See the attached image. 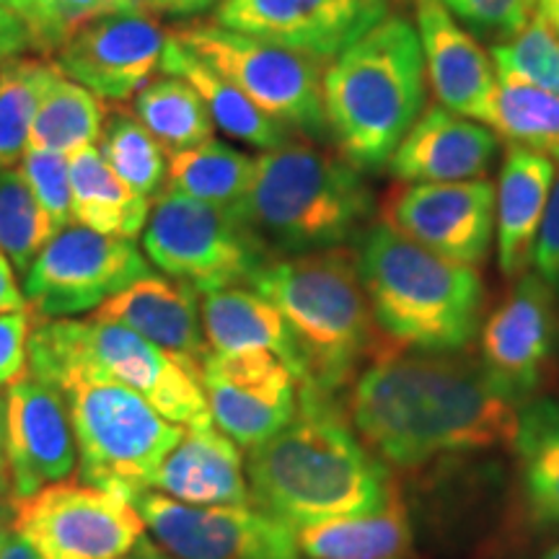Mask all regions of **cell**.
Wrapping results in <instances>:
<instances>
[{"label": "cell", "instance_id": "6da1fadb", "mask_svg": "<svg viewBox=\"0 0 559 559\" xmlns=\"http://www.w3.org/2000/svg\"><path fill=\"white\" fill-rule=\"evenodd\" d=\"M521 404L461 353L383 347L349 389V423L366 449L400 469L510 445Z\"/></svg>", "mask_w": 559, "mask_h": 559}, {"label": "cell", "instance_id": "7a4b0ae2", "mask_svg": "<svg viewBox=\"0 0 559 559\" xmlns=\"http://www.w3.org/2000/svg\"><path fill=\"white\" fill-rule=\"evenodd\" d=\"M334 396L298 386L293 423L249 451L251 506L293 531L379 510L394 492L386 464L366 449Z\"/></svg>", "mask_w": 559, "mask_h": 559}, {"label": "cell", "instance_id": "3957f363", "mask_svg": "<svg viewBox=\"0 0 559 559\" xmlns=\"http://www.w3.org/2000/svg\"><path fill=\"white\" fill-rule=\"evenodd\" d=\"M358 270L370 311L389 347L461 353L477 337L485 313L479 272L451 262L376 221L358 239Z\"/></svg>", "mask_w": 559, "mask_h": 559}, {"label": "cell", "instance_id": "277c9868", "mask_svg": "<svg viewBox=\"0 0 559 559\" xmlns=\"http://www.w3.org/2000/svg\"><path fill=\"white\" fill-rule=\"evenodd\" d=\"M321 88L330 140L340 156L362 174L386 169L428 99L415 24L389 13L334 58Z\"/></svg>", "mask_w": 559, "mask_h": 559}, {"label": "cell", "instance_id": "5b68a950", "mask_svg": "<svg viewBox=\"0 0 559 559\" xmlns=\"http://www.w3.org/2000/svg\"><path fill=\"white\" fill-rule=\"evenodd\" d=\"M283 313L304 360L300 386L337 394L383 345L349 247L277 257L249 280Z\"/></svg>", "mask_w": 559, "mask_h": 559}, {"label": "cell", "instance_id": "8992f818", "mask_svg": "<svg viewBox=\"0 0 559 559\" xmlns=\"http://www.w3.org/2000/svg\"><path fill=\"white\" fill-rule=\"evenodd\" d=\"M373 210L362 171L321 145L288 140L254 156V179L239 215L277 260L347 247L373 223Z\"/></svg>", "mask_w": 559, "mask_h": 559}, {"label": "cell", "instance_id": "52a82bcc", "mask_svg": "<svg viewBox=\"0 0 559 559\" xmlns=\"http://www.w3.org/2000/svg\"><path fill=\"white\" fill-rule=\"evenodd\" d=\"M73 368L94 370L122 383L181 428L213 425L205 391L190 370L115 321L99 317L45 319L32 326L26 370L34 379L50 381L52 376Z\"/></svg>", "mask_w": 559, "mask_h": 559}, {"label": "cell", "instance_id": "ba28073f", "mask_svg": "<svg viewBox=\"0 0 559 559\" xmlns=\"http://www.w3.org/2000/svg\"><path fill=\"white\" fill-rule=\"evenodd\" d=\"M45 383L62 391L83 481L124 500L148 489L153 472L185 436L143 396L94 370H62Z\"/></svg>", "mask_w": 559, "mask_h": 559}, {"label": "cell", "instance_id": "9c48e42d", "mask_svg": "<svg viewBox=\"0 0 559 559\" xmlns=\"http://www.w3.org/2000/svg\"><path fill=\"white\" fill-rule=\"evenodd\" d=\"M143 249L166 277L198 293L249 283L272 260L239 213L171 190L153 202Z\"/></svg>", "mask_w": 559, "mask_h": 559}, {"label": "cell", "instance_id": "30bf717a", "mask_svg": "<svg viewBox=\"0 0 559 559\" xmlns=\"http://www.w3.org/2000/svg\"><path fill=\"white\" fill-rule=\"evenodd\" d=\"M169 34L226 75L283 128L306 138L330 140L321 60L270 45L249 34L230 32L215 21L181 26Z\"/></svg>", "mask_w": 559, "mask_h": 559}, {"label": "cell", "instance_id": "8fae6325", "mask_svg": "<svg viewBox=\"0 0 559 559\" xmlns=\"http://www.w3.org/2000/svg\"><path fill=\"white\" fill-rule=\"evenodd\" d=\"M151 275L135 241L81 223L58 230L24 272L26 304L39 319H73L99 311L109 298Z\"/></svg>", "mask_w": 559, "mask_h": 559}, {"label": "cell", "instance_id": "7c38bea8", "mask_svg": "<svg viewBox=\"0 0 559 559\" xmlns=\"http://www.w3.org/2000/svg\"><path fill=\"white\" fill-rule=\"evenodd\" d=\"M13 531L41 559H122L145 523L120 495L66 479L16 500Z\"/></svg>", "mask_w": 559, "mask_h": 559}, {"label": "cell", "instance_id": "4fadbf2b", "mask_svg": "<svg viewBox=\"0 0 559 559\" xmlns=\"http://www.w3.org/2000/svg\"><path fill=\"white\" fill-rule=\"evenodd\" d=\"M160 549L177 559H298L296 531L254 506H187L153 489L130 498Z\"/></svg>", "mask_w": 559, "mask_h": 559}, {"label": "cell", "instance_id": "5bb4252c", "mask_svg": "<svg viewBox=\"0 0 559 559\" xmlns=\"http://www.w3.org/2000/svg\"><path fill=\"white\" fill-rule=\"evenodd\" d=\"M559 342V300L536 272L513 283L479 330V362L510 400L526 404L547 381Z\"/></svg>", "mask_w": 559, "mask_h": 559}, {"label": "cell", "instance_id": "9a60e30c", "mask_svg": "<svg viewBox=\"0 0 559 559\" xmlns=\"http://www.w3.org/2000/svg\"><path fill=\"white\" fill-rule=\"evenodd\" d=\"M210 417L241 449H257L298 412V379L272 353H210L200 373Z\"/></svg>", "mask_w": 559, "mask_h": 559}, {"label": "cell", "instance_id": "2e32d148", "mask_svg": "<svg viewBox=\"0 0 559 559\" xmlns=\"http://www.w3.org/2000/svg\"><path fill=\"white\" fill-rule=\"evenodd\" d=\"M381 218L445 260L479 267L495 236V187L489 179L400 185Z\"/></svg>", "mask_w": 559, "mask_h": 559}, {"label": "cell", "instance_id": "e0dca14e", "mask_svg": "<svg viewBox=\"0 0 559 559\" xmlns=\"http://www.w3.org/2000/svg\"><path fill=\"white\" fill-rule=\"evenodd\" d=\"M389 16V0H221L215 24L285 50L337 58Z\"/></svg>", "mask_w": 559, "mask_h": 559}, {"label": "cell", "instance_id": "ac0fdd59", "mask_svg": "<svg viewBox=\"0 0 559 559\" xmlns=\"http://www.w3.org/2000/svg\"><path fill=\"white\" fill-rule=\"evenodd\" d=\"M166 34L145 13H115L70 32L55 68L99 99L124 102L160 68Z\"/></svg>", "mask_w": 559, "mask_h": 559}, {"label": "cell", "instance_id": "d6986e66", "mask_svg": "<svg viewBox=\"0 0 559 559\" xmlns=\"http://www.w3.org/2000/svg\"><path fill=\"white\" fill-rule=\"evenodd\" d=\"M9 423V477L13 498H32L39 489L66 481L79 464L73 428L62 394L26 370L5 391Z\"/></svg>", "mask_w": 559, "mask_h": 559}, {"label": "cell", "instance_id": "ffe728a7", "mask_svg": "<svg viewBox=\"0 0 559 559\" xmlns=\"http://www.w3.org/2000/svg\"><path fill=\"white\" fill-rule=\"evenodd\" d=\"M415 13L425 75L440 107L492 128L498 73L489 52L443 0H415Z\"/></svg>", "mask_w": 559, "mask_h": 559}, {"label": "cell", "instance_id": "44dd1931", "mask_svg": "<svg viewBox=\"0 0 559 559\" xmlns=\"http://www.w3.org/2000/svg\"><path fill=\"white\" fill-rule=\"evenodd\" d=\"M498 151L500 135L489 124L432 104L402 138L386 169L402 185L485 179Z\"/></svg>", "mask_w": 559, "mask_h": 559}, {"label": "cell", "instance_id": "7402d4cb", "mask_svg": "<svg viewBox=\"0 0 559 559\" xmlns=\"http://www.w3.org/2000/svg\"><path fill=\"white\" fill-rule=\"evenodd\" d=\"M94 317L128 326L151 345L169 353L200 381L210 347L202 330L198 290L192 285L145 275L109 298Z\"/></svg>", "mask_w": 559, "mask_h": 559}, {"label": "cell", "instance_id": "603a6c76", "mask_svg": "<svg viewBox=\"0 0 559 559\" xmlns=\"http://www.w3.org/2000/svg\"><path fill=\"white\" fill-rule=\"evenodd\" d=\"M148 489L187 506H251L239 445L215 423L185 432L153 472Z\"/></svg>", "mask_w": 559, "mask_h": 559}, {"label": "cell", "instance_id": "cb8c5ba5", "mask_svg": "<svg viewBox=\"0 0 559 559\" xmlns=\"http://www.w3.org/2000/svg\"><path fill=\"white\" fill-rule=\"evenodd\" d=\"M555 177V160L549 156L510 143L495 190L498 264L508 280H519L531 267Z\"/></svg>", "mask_w": 559, "mask_h": 559}, {"label": "cell", "instance_id": "d4e9b609", "mask_svg": "<svg viewBox=\"0 0 559 559\" xmlns=\"http://www.w3.org/2000/svg\"><path fill=\"white\" fill-rule=\"evenodd\" d=\"M200 317L210 353H272L293 370L298 386L304 383V360L283 313L254 288L247 290L236 285L202 293Z\"/></svg>", "mask_w": 559, "mask_h": 559}, {"label": "cell", "instance_id": "484cf974", "mask_svg": "<svg viewBox=\"0 0 559 559\" xmlns=\"http://www.w3.org/2000/svg\"><path fill=\"white\" fill-rule=\"evenodd\" d=\"M160 70H166V75H177V79L190 83L200 94V99L205 102L215 128H221L228 138L241 140V143L254 145L260 151L280 148L290 140L293 132L288 128L264 115L239 86H234L226 75L218 73L210 62L202 60L187 45H181L171 34L166 39Z\"/></svg>", "mask_w": 559, "mask_h": 559}, {"label": "cell", "instance_id": "4316f807", "mask_svg": "<svg viewBox=\"0 0 559 559\" xmlns=\"http://www.w3.org/2000/svg\"><path fill=\"white\" fill-rule=\"evenodd\" d=\"M296 544L309 559H400L412 547L407 508L391 492L379 510L296 528Z\"/></svg>", "mask_w": 559, "mask_h": 559}, {"label": "cell", "instance_id": "83f0119b", "mask_svg": "<svg viewBox=\"0 0 559 559\" xmlns=\"http://www.w3.org/2000/svg\"><path fill=\"white\" fill-rule=\"evenodd\" d=\"M70 160V194L73 221L99 234L135 241L151 215V200L140 198L109 169L96 145L73 151Z\"/></svg>", "mask_w": 559, "mask_h": 559}, {"label": "cell", "instance_id": "f1b7e54d", "mask_svg": "<svg viewBox=\"0 0 559 559\" xmlns=\"http://www.w3.org/2000/svg\"><path fill=\"white\" fill-rule=\"evenodd\" d=\"M513 445L531 515L559 528V400L534 396L521 404Z\"/></svg>", "mask_w": 559, "mask_h": 559}, {"label": "cell", "instance_id": "f546056e", "mask_svg": "<svg viewBox=\"0 0 559 559\" xmlns=\"http://www.w3.org/2000/svg\"><path fill=\"white\" fill-rule=\"evenodd\" d=\"M251 179H254V156L213 138L169 156L166 190L239 213Z\"/></svg>", "mask_w": 559, "mask_h": 559}, {"label": "cell", "instance_id": "4dcf8cb0", "mask_svg": "<svg viewBox=\"0 0 559 559\" xmlns=\"http://www.w3.org/2000/svg\"><path fill=\"white\" fill-rule=\"evenodd\" d=\"M135 117L169 156L213 140L215 122L190 83L166 75L151 81L132 102Z\"/></svg>", "mask_w": 559, "mask_h": 559}, {"label": "cell", "instance_id": "1f68e13d", "mask_svg": "<svg viewBox=\"0 0 559 559\" xmlns=\"http://www.w3.org/2000/svg\"><path fill=\"white\" fill-rule=\"evenodd\" d=\"M102 124L99 96L55 70L32 120L29 145L70 156L73 151L94 145L102 135Z\"/></svg>", "mask_w": 559, "mask_h": 559}, {"label": "cell", "instance_id": "d6a6232c", "mask_svg": "<svg viewBox=\"0 0 559 559\" xmlns=\"http://www.w3.org/2000/svg\"><path fill=\"white\" fill-rule=\"evenodd\" d=\"M498 73L495 124L500 138L559 160V96L508 70Z\"/></svg>", "mask_w": 559, "mask_h": 559}, {"label": "cell", "instance_id": "836d02e7", "mask_svg": "<svg viewBox=\"0 0 559 559\" xmlns=\"http://www.w3.org/2000/svg\"><path fill=\"white\" fill-rule=\"evenodd\" d=\"M99 140L104 160L132 192L145 200L158 198L169 177V158L135 115L111 111Z\"/></svg>", "mask_w": 559, "mask_h": 559}, {"label": "cell", "instance_id": "e575fe53", "mask_svg": "<svg viewBox=\"0 0 559 559\" xmlns=\"http://www.w3.org/2000/svg\"><path fill=\"white\" fill-rule=\"evenodd\" d=\"M55 70L47 62L24 58L0 62V171L24 156L32 120Z\"/></svg>", "mask_w": 559, "mask_h": 559}, {"label": "cell", "instance_id": "d590c367", "mask_svg": "<svg viewBox=\"0 0 559 559\" xmlns=\"http://www.w3.org/2000/svg\"><path fill=\"white\" fill-rule=\"evenodd\" d=\"M58 230L39 207L21 169L0 171V251L24 275Z\"/></svg>", "mask_w": 559, "mask_h": 559}, {"label": "cell", "instance_id": "8d00e7d4", "mask_svg": "<svg viewBox=\"0 0 559 559\" xmlns=\"http://www.w3.org/2000/svg\"><path fill=\"white\" fill-rule=\"evenodd\" d=\"M489 58L495 70H508L559 96V39L539 13L513 39L489 47Z\"/></svg>", "mask_w": 559, "mask_h": 559}, {"label": "cell", "instance_id": "74e56055", "mask_svg": "<svg viewBox=\"0 0 559 559\" xmlns=\"http://www.w3.org/2000/svg\"><path fill=\"white\" fill-rule=\"evenodd\" d=\"M21 174L55 230L75 223L73 194H70V160L66 153L26 145L24 156H21Z\"/></svg>", "mask_w": 559, "mask_h": 559}, {"label": "cell", "instance_id": "f35d334b", "mask_svg": "<svg viewBox=\"0 0 559 559\" xmlns=\"http://www.w3.org/2000/svg\"><path fill=\"white\" fill-rule=\"evenodd\" d=\"M539 0H443V5L474 37L492 39V45L513 39L536 13Z\"/></svg>", "mask_w": 559, "mask_h": 559}, {"label": "cell", "instance_id": "ab89813d", "mask_svg": "<svg viewBox=\"0 0 559 559\" xmlns=\"http://www.w3.org/2000/svg\"><path fill=\"white\" fill-rule=\"evenodd\" d=\"M34 313H0V386H11L29 366V334Z\"/></svg>", "mask_w": 559, "mask_h": 559}, {"label": "cell", "instance_id": "60d3db41", "mask_svg": "<svg viewBox=\"0 0 559 559\" xmlns=\"http://www.w3.org/2000/svg\"><path fill=\"white\" fill-rule=\"evenodd\" d=\"M534 267L559 300V174L551 185V194L544 210L539 236L534 243Z\"/></svg>", "mask_w": 559, "mask_h": 559}, {"label": "cell", "instance_id": "b9f144b4", "mask_svg": "<svg viewBox=\"0 0 559 559\" xmlns=\"http://www.w3.org/2000/svg\"><path fill=\"white\" fill-rule=\"evenodd\" d=\"M145 0H55L62 26L70 32L94 19L115 16V13H143Z\"/></svg>", "mask_w": 559, "mask_h": 559}, {"label": "cell", "instance_id": "7bdbcfd3", "mask_svg": "<svg viewBox=\"0 0 559 559\" xmlns=\"http://www.w3.org/2000/svg\"><path fill=\"white\" fill-rule=\"evenodd\" d=\"M32 47L34 37L32 32L26 29L24 21L0 3V62L21 58V55L29 52Z\"/></svg>", "mask_w": 559, "mask_h": 559}, {"label": "cell", "instance_id": "ee69618b", "mask_svg": "<svg viewBox=\"0 0 559 559\" xmlns=\"http://www.w3.org/2000/svg\"><path fill=\"white\" fill-rule=\"evenodd\" d=\"M16 311H29L24 290L19 288L16 275H13V264L9 257L0 251V313H16Z\"/></svg>", "mask_w": 559, "mask_h": 559}, {"label": "cell", "instance_id": "f6af8a7d", "mask_svg": "<svg viewBox=\"0 0 559 559\" xmlns=\"http://www.w3.org/2000/svg\"><path fill=\"white\" fill-rule=\"evenodd\" d=\"M153 11L166 13V16H177V19H187V16H200L213 5H218L221 0H145Z\"/></svg>", "mask_w": 559, "mask_h": 559}, {"label": "cell", "instance_id": "bcb514c9", "mask_svg": "<svg viewBox=\"0 0 559 559\" xmlns=\"http://www.w3.org/2000/svg\"><path fill=\"white\" fill-rule=\"evenodd\" d=\"M0 559H41L29 544L13 531V534H3V544H0Z\"/></svg>", "mask_w": 559, "mask_h": 559}, {"label": "cell", "instance_id": "7dc6e473", "mask_svg": "<svg viewBox=\"0 0 559 559\" xmlns=\"http://www.w3.org/2000/svg\"><path fill=\"white\" fill-rule=\"evenodd\" d=\"M122 559H177V557H171L169 551L160 549L156 542L145 539V536H143V539H140L135 547H132Z\"/></svg>", "mask_w": 559, "mask_h": 559}, {"label": "cell", "instance_id": "c3c4849f", "mask_svg": "<svg viewBox=\"0 0 559 559\" xmlns=\"http://www.w3.org/2000/svg\"><path fill=\"white\" fill-rule=\"evenodd\" d=\"M5 438H9V423H5V396H0V489L5 487V477H9V451H5Z\"/></svg>", "mask_w": 559, "mask_h": 559}, {"label": "cell", "instance_id": "681fc988", "mask_svg": "<svg viewBox=\"0 0 559 559\" xmlns=\"http://www.w3.org/2000/svg\"><path fill=\"white\" fill-rule=\"evenodd\" d=\"M539 16L547 21V26L555 32V37L559 39V0H539Z\"/></svg>", "mask_w": 559, "mask_h": 559}, {"label": "cell", "instance_id": "f907efd6", "mask_svg": "<svg viewBox=\"0 0 559 559\" xmlns=\"http://www.w3.org/2000/svg\"><path fill=\"white\" fill-rule=\"evenodd\" d=\"M542 559H559V544H557V547H555V549H549V551H547V555H544Z\"/></svg>", "mask_w": 559, "mask_h": 559}, {"label": "cell", "instance_id": "816d5d0a", "mask_svg": "<svg viewBox=\"0 0 559 559\" xmlns=\"http://www.w3.org/2000/svg\"><path fill=\"white\" fill-rule=\"evenodd\" d=\"M0 544H3V531H0Z\"/></svg>", "mask_w": 559, "mask_h": 559}]
</instances>
